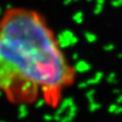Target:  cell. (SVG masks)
Listing matches in <instances>:
<instances>
[{
	"mask_svg": "<svg viewBox=\"0 0 122 122\" xmlns=\"http://www.w3.org/2000/svg\"><path fill=\"white\" fill-rule=\"evenodd\" d=\"M75 67L41 12L9 7L0 18V95L11 105H61Z\"/></svg>",
	"mask_w": 122,
	"mask_h": 122,
	"instance_id": "1",
	"label": "cell"
}]
</instances>
